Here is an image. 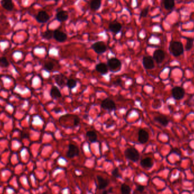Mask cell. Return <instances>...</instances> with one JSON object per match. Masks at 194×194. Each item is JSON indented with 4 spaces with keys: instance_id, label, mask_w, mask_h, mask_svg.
I'll use <instances>...</instances> for the list:
<instances>
[{
    "instance_id": "cell-1",
    "label": "cell",
    "mask_w": 194,
    "mask_h": 194,
    "mask_svg": "<svg viewBox=\"0 0 194 194\" xmlns=\"http://www.w3.org/2000/svg\"><path fill=\"white\" fill-rule=\"evenodd\" d=\"M169 51L174 56L178 57L183 54L184 52V48L182 43L173 41L170 44Z\"/></svg>"
},
{
    "instance_id": "cell-2",
    "label": "cell",
    "mask_w": 194,
    "mask_h": 194,
    "mask_svg": "<svg viewBox=\"0 0 194 194\" xmlns=\"http://www.w3.org/2000/svg\"><path fill=\"white\" fill-rule=\"evenodd\" d=\"M124 156L126 158L133 162L138 161L140 158L139 152L134 148H127L125 150Z\"/></svg>"
},
{
    "instance_id": "cell-3",
    "label": "cell",
    "mask_w": 194,
    "mask_h": 194,
    "mask_svg": "<svg viewBox=\"0 0 194 194\" xmlns=\"http://www.w3.org/2000/svg\"><path fill=\"white\" fill-rule=\"evenodd\" d=\"M107 65L108 66V68H109V70L112 72H116V70L119 71L120 70V68L121 66V63L119 59L113 57L108 60Z\"/></svg>"
},
{
    "instance_id": "cell-4",
    "label": "cell",
    "mask_w": 194,
    "mask_h": 194,
    "mask_svg": "<svg viewBox=\"0 0 194 194\" xmlns=\"http://www.w3.org/2000/svg\"><path fill=\"white\" fill-rule=\"evenodd\" d=\"M173 97L176 100H180L185 96L184 89L180 86H176L171 90Z\"/></svg>"
},
{
    "instance_id": "cell-5",
    "label": "cell",
    "mask_w": 194,
    "mask_h": 194,
    "mask_svg": "<svg viewBox=\"0 0 194 194\" xmlns=\"http://www.w3.org/2000/svg\"><path fill=\"white\" fill-rule=\"evenodd\" d=\"M92 48L98 54H102L107 50V47L105 43L102 41L95 42L92 45Z\"/></svg>"
},
{
    "instance_id": "cell-6",
    "label": "cell",
    "mask_w": 194,
    "mask_h": 194,
    "mask_svg": "<svg viewBox=\"0 0 194 194\" xmlns=\"http://www.w3.org/2000/svg\"><path fill=\"white\" fill-rule=\"evenodd\" d=\"M101 107L103 109L108 110V111H113L116 109V105L115 102L109 98H106L102 101Z\"/></svg>"
},
{
    "instance_id": "cell-7",
    "label": "cell",
    "mask_w": 194,
    "mask_h": 194,
    "mask_svg": "<svg viewBox=\"0 0 194 194\" xmlns=\"http://www.w3.org/2000/svg\"><path fill=\"white\" fill-rule=\"evenodd\" d=\"M143 64L146 70H152L154 68L153 59L150 56H144L143 59Z\"/></svg>"
},
{
    "instance_id": "cell-8",
    "label": "cell",
    "mask_w": 194,
    "mask_h": 194,
    "mask_svg": "<svg viewBox=\"0 0 194 194\" xmlns=\"http://www.w3.org/2000/svg\"><path fill=\"white\" fill-rule=\"evenodd\" d=\"M79 150L77 146L73 144H70L68 147V150L66 152V156L70 158H72L79 155Z\"/></svg>"
},
{
    "instance_id": "cell-9",
    "label": "cell",
    "mask_w": 194,
    "mask_h": 194,
    "mask_svg": "<svg viewBox=\"0 0 194 194\" xmlns=\"http://www.w3.org/2000/svg\"><path fill=\"white\" fill-rule=\"evenodd\" d=\"M165 52L161 50H157L153 53V59L157 62L158 64H160L165 59Z\"/></svg>"
},
{
    "instance_id": "cell-10",
    "label": "cell",
    "mask_w": 194,
    "mask_h": 194,
    "mask_svg": "<svg viewBox=\"0 0 194 194\" xmlns=\"http://www.w3.org/2000/svg\"><path fill=\"white\" fill-rule=\"evenodd\" d=\"M50 19V15L45 11H40L36 16V20L39 23H46Z\"/></svg>"
},
{
    "instance_id": "cell-11",
    "label": "cell",
    "mask_w": 194,
    "mask_h": 194,
    "mask_svg": "<svg viewBox=\"0 0 194 194\" xmlns=\"http://www.w3.org/2000/svg\"><path fill=\"white\" fill-rule=\"evenodd\" d=\"M53 38L56 41L62 43L66 40L67 35L64 32L60 31L58 30H56L53 31Z\"/></svg>"
},
{
    "instance_id": "cell-12",
    "label": "cell",
    "mask_w": 194,
    "mask_h": 194,
    "mask_svg": "<svg viewBox=\"0 0 194 194\" xmlns=\"http://www.w3.org/2000/svg\"><path fill=\"white\" fill-rule=\"evenodd\" d=\"M149 140V134L144 129H140L138 132V140L141 144H145Z\"/></svg>"
},
{
    "instance_id": "cell-13",
    "label": "cell",
    "mask_w": 194,
    "mask_h": 194,
    "mask_svg": "<svg viewBox=\"0 0 194 194\" xmlns=\"http://www.w3.org/2000/svg\"><path fill=\"white\" fill-rule=\"evenodd\" d=\"M97 179L98 182V189H105L106 188L107 186L109 185V180L108 179L104 178L102 176H97Z\"/></svg>"
},
{
    "instance_id": "cell-14",
    "label": "cell",
    "mask_w": 194,
    "mask_h": 194,
    "mask_svg": "<svg viewBox=\"0 0 194 194\" xmlns=\"http://www.w3.org/2000/svg\"><path fill=\"white\" fill-rule=\"evenodd\" d=\"M55 79L56 83L61 88H64L65 85H66V77L63 74H59L56 75Z\"/></svg>"
},
{
    "instance_id": "cell-15",
    "label": "cell",
    "mask_w": 194,
    "mask_h": 194,
    "mask_svg": "<svg viewBox=\"0 0 194 194\" xmlns=\"http://www.w3.org/2000/svg\"><path fill=\"white\" fill-rule=\"evenodd\" d=\"M141 166L145 169H150L153 165V162L151 158L147 157L143 160H142L140 162Z\"/></svg>"
},
{
    "instance_id": "cell-16",
    "label": "cell",
    "mask_w": 194,
    "mask_h": 194,
    "mask_svg": "<svg viewBox=\"0 0 194 194\" xmlns=\"http://www.w3.org/2000/svg\"><path fill=\"white\" fill-rule=\"evenodd\" d=\"M68 18V14L66 11L61 10L56 14V19L60 22L66 21Z\"/></svg>"
},
{
    "instance_id": "cell-17",
    "label": "cell",
    "mask_w": 194,
    "mask_h": 194,
    "mask_svg": "<svg viewBox=\"0 0 194 194\" xmlns=\"http://www.w3.org/2000/svg\"><path fill=\"white\" fill-rule=\"evenodd\" d=\"M95 70H96L97 72H98L101 74H106L108 72V66H107V65L106 64L103 63H99V64H98L96 65Z\"/></svg>"
},
{
    "instance_id": "cell-18",
    "label": "cell",
    "mask_w": 194,
    "mask_h": 194,
    "mask_svg": "<svg viewBox=\"0 0 194 194\" xmlns=\"http://www.w3.org/2000/svg\"><path fill=\"white\" fill-rule=\"evenodd\" d=\"M121 24L118 22L111 23L109 25V30L111 32H114L115 34H118L120 32L121 30Z\"/></svg>"
},
{
    "instance_id": "cell-19",
    "label": "cell",
    "mask_w": 194,
    "mask_h": 194,
    "mask_svg": "<svg viewBox=\"0 0 194 194\" xmlns=\"http://www.w3.org/2000/svg\"><path fill=\"white\" fill-rule=\"evenodd\" d=\"M2 6L8 11H12L13 9L14 5L12 0H2L1 1Z\"/></svg>"
},
{
    "instance_id": "cell-20",
    "label": "cell",
    "mask_w": 194,
    "mask_h": 194,
    "mask_svg": "<svg viewBox=\"0 0 194 194\" xmlns=\"http://www.w3.org/2000/svg\"><path fill=\"white\" fill-rule=\"evenodd\" d=\"M154 120L164 127H167L169 124V120L165 116H158L154 118Z\"/></svg>"
},
{
    "instance_id": "cell-21",
    "label": "cell",
    "mask_w": 194,
    "mask_h": 194,
    "mask_svg": "<svg viewBox=\"0 0 194 194\" xmlns=\"http://www.w3.org/2000/svg\"><path fill=\"white\" fill-rule=\"evenodd\" d=\"M50 95L52 98L56 99V98H60L61 97V94L60 92V90L56 86H53L51 89L50 92Z\"/></svg>"
},
{
    "instance_id": "cell-22",
    "label": "cell",
    "mask_w": 194,
    "mask_h": 194,
    "mask_svg": "<svg viewBox=\"0 0 194 194\" xmlns=\"http://www.w3.org/2000/svg\"><path fill=\"white\" fill-rule=\"evenodd\" d=\"M86 136L91 143H95L97 141V134L94 131H89L87 132Z\"/></svg>"
},
{
    "instance_id": "cell-23",
    "label": "cell",
    "mask_w": 194,
    "mask_h": 194,
    "mask_svg": "<svg viewBox=\"0 0 194 194\" xmlns=\"http://www.w3.org/2000/svg\"><path fill=\"white\" fill-rule=\"evenodd\" d=\"M101 6V0H92L90 3V8L93 10H98Z\"/></svg>"
},
{
    "instance_id": "cell-24",
    "label": "cell",
    "mask_w": 194,
    "mask_h": 194,
    "mask_svg": "<svg viewBox=\"0 0 194 194\" xmlns=\"http://www.w3.org/2000/svg\"><path fill=\"white\" fill-rule=\"evenodd\" d=\"M174 0H164V6L167 10H171L174 7Z\"/></svg>"
},
{
    "instance_id": "cell-25",
    "label": "cell",
    "mask_w": 194,
    "mask_h": 194,
    "mask_svg": "<svg viewBox=\"0 0 194 194\" xmlns=\"http://www.w3.org/2000/svg\"><path fill=\"white\" fill-rule=\"evenodd\" d=\"M121 194H131V189L128 185H126L125 183L122 184L121 186Z\"/></svg>"
},
{
    "instance_id": "cell-26",
    "label": "cell",
    "mask_w": 194,
    "mask_h": 194,
    "mask_svg": "<svg viewBox=\"0 0 194 194\" xmlns=\"http://www.w3.org/2000/svg\"><path fill=\"white\" fill-rule=\"evenodd\" d=\"M42 37L47 40H50L52 37H53V31L50 30H48L43 33Z\"/></svg>"
},
{
    "instance_id": "cell-27",
    "label": "cell",
    "mask_w": 194,
    "mask_h": 194,
    "mask_svg": "<svg viewBox=\"0 0 194 194\" xmlns=\"http://www.w3.org/2000/svg\"><path fill=\"white\" fill-rule=\"evenodd\" d=\"M194 44V39L191 38H187L186 45V51H189L192 48Z\"/></svg>"
},
{
    "instance_id": "cell-28",
    "label": "cell",
    "mask_w": 194,
    "mask_h": 194,
    "mask_svg": "<svg viewBox=\"0 0 194 194\" xmlns=\"http://www.w3.org/2000/svg\"><path fill=\"white\" fill-rule=\"evenodd\" d=\"M76 85H77V81L73 79H68L66 82V86L71 89L75 88Z\"/></svg>"
},
{
    "instance_id": "cell-29",
    "label": "cell",
    "mask_w": 194,
    "mask_h": 194,
    "mask_svg": "<svg viewBox=\"0 0 194 194\" xmlns=\"http://www.w3.org/2000/svg\"><path fill=\"white\" fill-rule=\"evenodd\" d=\"M9 61L5 57L0 58V66L1 67H8L9 66Z\"/></svg>"
},
{
    "instance_id": "cell-30",
    "label": "cell",
    "mask_w": 194,
    "mask_h": 194,
    "mask_svg": "<svg viewBox=\"0 0 194 194\" xmlns=\"http://www.w3.org/2000/svg\"><path fill=\"white\" fill-rule=\"evenodd\" d=\"M44 66L45 70H48V71H51L53 69L54 64L53 63H52L51 61H49V62L46 63Z\"/></svg>"
},
{
    "instance_id": "cell-31",
    "label": "cell",
    "mask_w": 194,
    "mask_h": 194,
    "mask_svg": "<svg viewBox=\"0 0 194 194\" xmlns=\"http://www.w3.org/2000/svg\"><path fill=\"white\" fill-rule=\"evenodd\" d=\"M148 11H149V9L148 8H145L140 13V18L142 17H146L148 15Z\"/></svg>"
},
{
    "instance_id": "cell-32",
    "label": "cell",
    "mask_w": 194,
    "mask_h": 194,
    "mask_svg": "<svg viewBox=\"0 0 194 194\" xmlns=\"http://www.w3.org/2000/svg\"><path fill=\"white\" fill-rule=\"evenodd\" d=\"M112 175L115 178H118L119 176V169L118 168H115L112 171Z\"/></svg>"
},
{
    "instance_id": "cell-33",
    "label": "cell",
    "mask_w": 194,
    "mask_h": 194,
    "mask_svg": "<svg viewBox=\"0 0 194 194\" xmlns=\"http://www.w3.org/2000/svg\"><path fill=\"white\" fill-rule=\"evenodd\" d=\"M79 122V119L77 116H74V126H77L78 125Z\"/></svg>"
},
{
    "instance_id": "cell-34",
    "label": "cell",
    "mask_w": 194,
    "mask_h": 194,
    "mask_svg": "<svg viewBox=\"0 0 194 194\" xmlns=\"http://www.w3.org/2000/svg\"><path fill=\"white\" fill-rule=\"evenodd\" d=\"M144 189H145V187L144 186H142V185H139L137 187V191H138L140 192H143Z\"/></svg>"
},
{
    "instance_id": "cell-35",
    "label": "cell",
    "mask_w": 194,
    "mask_h": 194,
    "mask_svg": "<svg viewBox=\"0 0 194 194\" xmlns=\"http://www.w3.org/2000/svg\"><path fill=\"white\" fill-rule=\"evenodd\" d=\"M121 82H122V81H121V80L120 79H118L117 81H116V83H118V85H120L121 83Z\"/></svg>"
},
{
    "instance_id": "cell-36",
    "label": "cell",
    "mask_w": 194,
    "mask_h": 194,
    "mask_svg": "<svg viewBox=\"0 0 194 194\" xmlns=\"http://www.w3.org/2000/svg\"><path fill=\"white\" fill-rule=\"evenodd\" d=\"M107 193H108V192L107 191H105L103 192V193L102 194H107Z\"/></svg>"
},
{
    "instance_id": "cell-37",
    "label": "cell",
    "mask_w": 194,
    "mask_h": 194,
    "mask_svg": "<svg viewBox=\"0 0 194 194\" xmlns=\"http://www.w3.org/2000/svg\"><path fill=\"white\" fill-rule=\"evenodd\" d=\"M46 1H50V0H46Z\"/></svg>"
}]
</instances>
